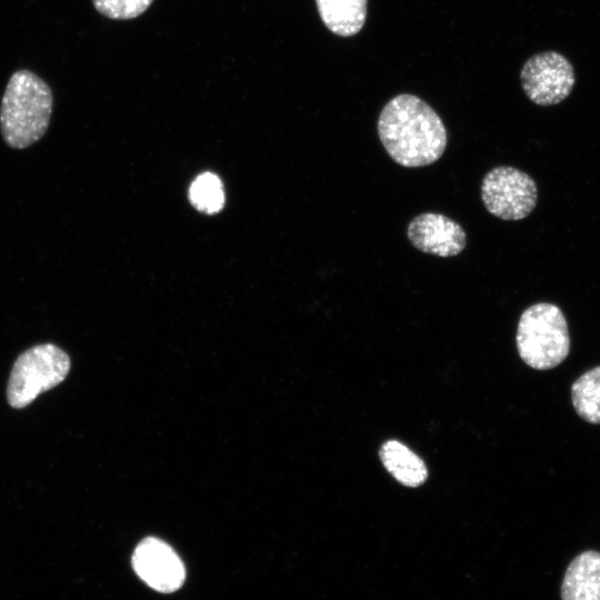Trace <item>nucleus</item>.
Returning a JSON list of instances; mask_svg holds the SVG:
<instances>
[{"label": "nucleus", "mask_w": 600, "mask_h": 600, "mask_svg": "<svg viewBox=\"0 0 600 600\" xmlns=\"http://www.w3.org/2000/svg\"><path fill=\"white\" fill-rule=\"evenodd\" d=\"M323 24L334 34L351 37L363 27L367 0H316Z\"/></svg>", "instance_id": "nucleus-11"}, {"label": "nucleus", "mask_w": 600, "mask_h": 600, "mask_svg": "<svg viewBox=\"0 0 600 600\" xmlns=\"http://www.w3.org/2000/svg\"><path fill=\"white\" fill-rule=\"evenodd\" d=\"M407 236L421 252L441 258L458 256L467 244L463 228L454 220L436 212H424L408 224Z\"/></svg>", "instance_id": "nucleus-8"}, {"label": "nucleus", "mask_w": 600, "mask_h": 600, "mask_svg": "<svg viewBox=\"0 0 600 600\" xmlns=\"http://www.w3.org/2000/svg\"><path fill=\"white\" fill-rule=\"evenodd\" d=\"M69 370V356L54 344L44 343L26 350L16 360L9 377V404L17 409L27 407L39 394L61 383Z\"/></svg>", "instance_id": "nucleus-4"}, {"label": "nucleus", "mask_w": 600, "mask_h": 600, "mask_svg": "<svg viewBox=\"0 0 600 600\" xmlns=\"http://www.w3.org/2000/svg\"><path fill=\"white\" fill-rule=\"evenodd\" d=\"M131 563L137 576L161 593H172L186 580V567L174 549L156 537L142 539L133 550Z\"/></svg>", "instance_id": "nucleus-7"}, {"label": "nucleus", "mask_w": 600, "mask_h": 600, "mask_svg": "<svg viewBox=\"0 0 600 600\" xmlns=\"http://www.w3.org/2000/svg\"><path fill=\"white\" fill-rule=\"evenodd\" d=\"M576 412L587 422L600 423V366L579 377L571 387Z\"/></svg>", "instance_id": "nucleus-12"}, {"label": "nucleus", "mask_w": 600, "mask_h": 600, "mask_svg": "<svg viewBox=\"0 0 600 600\" xmlns=\"http://www.w3.org/2000/svg\"><path fill=\"white\" fill-rule=\"evenodd\" d=\"M378 134L391 159L406 168L429 166L447 147V130L438 113L421 98L402 93L382 108Z\"/></svg>", "instance_id": "nucleus-1"}, {"label": "nucleus", "mask_w": 600, "mask_h": 600, "mask_svg": "<svg viewBox=\"0 0 600 600\" xmlns=\"http://www.w3.org/2000/svg\"><path fill=\"white\" fill-rule=\"evenodd\" d=\"M481 199L492 216L508 221L521 220L536 208L538 189L528 173L500 166L483 177Z\"/></svg>", "instance_id": "nucleus-5"}, {"label": "nucleus", "mask_w": 600, "mask_h": 600, "mask_svg": "<svg viewBox=\"0 0 600 600\" xmlns=\"http://www.w3.org/2000/svg\"><path fill=\"white\" fill-rule=\"evenodd\" d=\"M516 340L521 359L537 370L557 367L570 351L566 317L549 302L532 304L522 312Z\"/></svg>", "instance_id": "nucleus-3"}, {"label": "nucleus", "mask_w": 600, "mask_h": 600, "mask_svg": "<svg viewBox=\"0 0 600 600\" xmlns=\"http://www.w3.org/2000/svg\"><path fill=\"white\" fill-rule=\"evenodd\" d=\"M153 0H92L94 9L114 20L133 19L146 12Z\"/></svg>", "instance_id": "nucleus-14"}, {"label": "nucleus", "mask_w": 600, "mask_h": 600, "mask_svg": "<svg viewBox=\"0 0 600 600\" xmlns=\"http://www.w3.org/2000/svg\"><path fill=\"white\" fill-rule=\"evenodd\" d=\"M189 198L200 211L214 213L224 203V192L221 180L211 172L198 176L190 186Z\"/></svg>", "instance_id": "nucleus-13"}, {"label": "nucleus", "mask_w": 600, "mask_h": 600, "mask_svg": "<svg viewBox=\"0 0 600 600\" xmlns=\"http://www.w3.org/2000/svg\"><path fill=\"white\" fill-rule=\"evenodd\" d=\"M379 456L387 471L401 484L417 488L426 482L428 469L423 460L398 440L386 441Z\"/></svg>", "instance_id": "nucleus-10"}, {"label": "nucleus", "mask_w": 600, "mask_h": 600, "mask_svg": "<svg viewBox=\"0 0 600 600\" xmlns=\"http://www.w3.org/2000/svg\"><path fill=\"white\" fill-rule=\"evenodd\" d=\"M561 596L562 600H600V552L588 550L571 561Z\"/></svg>", "instance_id": "nucleus-9"}, {"label": "nucleus", "mask_w": 600, "mask_h": 600, "mask_svg": "<svg viewBox=\"0 0 600 600\" xmlns=\"http://www.w3.org/2000/svg\"><path fill=\"white\" fill-rule=\"evenodd\" d=\"M53 106L49 84L30 70H18L9 79L0 107V128L6 143L27 148L46 133Z\"/></svg>", "instance_id": "nucleus-2"}, {"label": "nucleus", "mask_w": 600, "mask_h": 600, "mask_svg": "<svg viewBox=\"0 0 600 600\" xmlns=\"http://www.w3.org/2000/svg\"><path fill=\"white\" fill-rule=\"evenodd\" d=\"M526 96L538 106L563 101L576 83L571 62L556 51L540 52L527 60L520 73Z\"/></svg>", "instance_id": "nucleus-6"}]
</instances>
